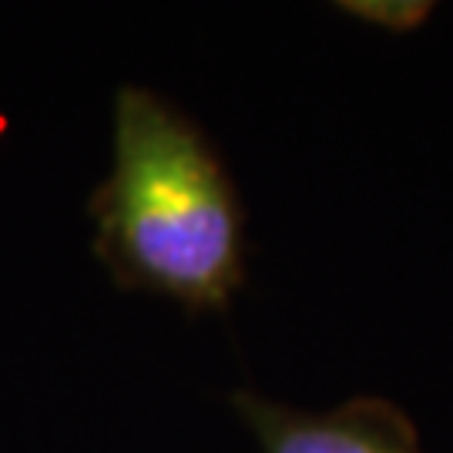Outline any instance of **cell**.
Here are the masks:
<instances>
[{
    "label": "cell",
    "instance_id": "obj_1",
    "mask_svg": "<svg viewBox=\"0 0 453 453\" xmlns=\"http://www.w3.org/2000/svg\"><path fill=\"white\" fill-rule=\"evenodd\" d=\"M88 215L97 262L121 289L219 316L249 279L242 192L222 151L192 114L151 88H118L111 168Z\"/></svg>",
    "mask_w": 453,
    "mask_h": 453
},
{
    "label": "cell",
    "instance_id": "obj_2",
    "mask_svg": "<svg viewBox=\"0 0 453 453\" xmlns=\"http://www.w3.org/2000/svg\"><path fill=\"white\" fill-rule=\"evenodd\" d=\"M232 410L259 453H426L403 406L372 393L329 410H303L239 389L232 393Z\"/></svg>",
    "mask_w": 453,
    "mask_h": 453
},
{
    "label": "cell",
    "instance_id": "obj_3",
    "mask_svg": "<svg viewBox=\"0 0 453 453\" xmlns=\"http://www.w3.org/2000/svg\"><path fill=\"white\" fill-rule=\"evenodd\" d=\"M342 14L359 17L366 24H376L383 31H413L430 17L434 4L417 0H366V4H340Z\"/></svg>",
    "mask_w": 453,
    "mask_h": 453
}]
</instances>
